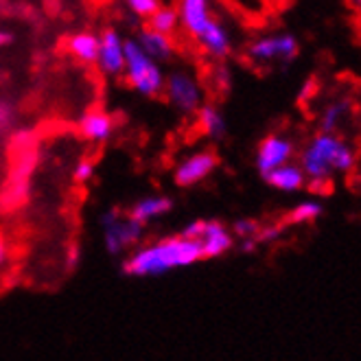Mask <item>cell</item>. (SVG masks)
Here are the masks:
<instances>
[{
	"mask_svg": "<svg viewBox=\"0 0 361 361\" xmlns=\"http://www.w3.org/2000/svg\"><path fill=\"white\" fill-rule=\"evenodd\" d=\"M200 261H206L200 241L186 239L178 232L173 237H164L134 250L123 261L121 271L130 279H156V276H164L171 269L190 267Z\"/></svg>",
	"mask_w": 361,
	"mask_h": 361,
	"instance_id": "6da1fadb",
	"label": "cell"
},
{
	"mask_svg": "<svg viewBox=\"0 0 361 361\" xmlns=\"http://www.w3.org/2000/svg\"><path fill=\"white\" fill-rule=\"evenodd\" d=\"M353 164L355 149L339 134L317 132L300 156V169L311 180V186H329L333 173L348 171Z\"/></svg>",
	"mask_w": 361,
	"mask_h": 361,
	"instance_id": "7a4b0ae2",
	"label": "cell"
},
{
	"mask_svg": "<svg viewBox=\"0 0 361 361\" xmlns=\"http://www.w3.org/2000/svg\"><path fill=\"white\" fill-rule=\"evenodd\" d=\"M164 68L162 63L152 59L140 47L136 37H127L125 39V71L123 79L127 81L134 92L147 99H156L162 94L164 88Z\"/></svg>",
	"mask_w": 361,
	"mask_h": 361,
	"instance_id": "3957f363",
	"label": "cell"
},
{
	"mask_svg": "<svg viewBox=\"0 0 361 361\" xmlns=\"http://www.w3.org/2000/svg\"><path fill=\"white\" fill-rule=\"evenodd\" d=\"M162 94L166 97L169 105L184 116H195L197 110L206 103L202 81L197 73L188 66H178L166 73Z\"/></svg>",
	"mask_w": 361,
	"mask_h": 361,
	"instance_id": "277c9868",
	"label": "cell"
},
{
	"mask_svg": "<svg viewBox=\"0 0 361 361\" xmlns=\"http://www.w3.org/2000/svg\"><path fill=\"white\" fill-rule=\"evenodd\" d=\"M247 59L257 66H287L300 53V42L293 33L274 31L254 37L247 44Z\"/></svg>",
	"mask_w": 361,
	"mask_h": 361,
	"instance_id": "5b68a950",
	"label": "cell"
},
{
	"mask_svg": "<svg viewBox=\"0 0 361 361\" xmlns=\"http://www.w3.org/2000/svg\"><path fill=\"white\" fill-rule=\"evenodd\" d=\"M101 228H103V245L110 257H121L123 252L138 245V241L145 235V226L127 219L125 210L110 208L101 215Z\"/></svg>",
	"mask_w": 361,
	"mask_h": 361,
	"instance_id": "8992f818",
	"label": "cell"
},
{
	"mask_svg": "<svg viewBox=\"0 0 361 361\" xmlns=\"http://www.w3.org/2000/svg\"><path fill=\"white\" fill-rule=\"evenodd\" d=\"M182 237L200 241L204 257L206 259H217L224 257L226 252L232 250L235 245V237L232 232L221 224V221H208V219H197L193 224H188L182 232Z\"/></svg>",
	"mask_w": 361,
	"mask_h": 361,
	"instance_id": "52a82bcc",
	"label": "cell"
},
{
	"mask_svg": "<svg viewBox=\"0 0 361 361\" xmlns=\"http://www.w3.org/2000/svg\"><path fill=\"white\" fill-rule=\"evenodd\" d=\"M97 68L103 77H123L125 71V37L114 27H108L99 33V55Z\"/></svg>",
	"mask_w": 361,
	"mask_h": 361,
	"instance_id": "ba28073f",
	"label": "cell"
},
{
	"mask_svg": "<svg viewBox=\"0 0 361 361\" xmlns=\"http://www.w3.org/2000/svg\"><path fill=\"white\" fill-rule=\"evenodd\" d=\"M180 29L195 39L215 20V0H178Z\"/></svg>",
	"mask_w": 361,
	"mask_h": 361,
	"instance_id": "9c48e42d",
	"label": "cell"
},
{
	"mask_svg": "<svg viewBox=\"0 0 361 361\" xmlns=\"http://www.w3.org/2000/svg\"><path fill=\"white\" fill-rule=\"evenodd\" d=\"M291 156H293V142L287 136L269 134L267 138H263L257 149V169L261 178L276 171L283 164H289Z\"/></svg>",
	"mask_w": 361,
	"mask_h": 361,
	"instance_id": "30bf717a",
	"label": "cell"
},
{
	"mask_svg": "<svg viewBox=\"0 0 361 361\" xmlns=\"http://www.w3.org/2000/svg\"><path fill=\"white\" fill-rule=\"evenodd\" d=\"M219 158L212 154V152H200L184 158L173 171V182L180 188H188V186H195L202 180H206L212 171L217 169Z\"/></svg>",
	"mask_w": 361,
	"mask_h": 361,
	"instance_id": "8fae6325",
	"label": "cell"
},
{
	"mask_svg": "<svg viewBox=\"0 0 361 361\" xmlns=\"http://www.w3.org/2000/svg\"><path fill=\"white\" fill-rule=\"evenodd\" d=\"M193 42L200 47V51L210 59H226L232 53V47H235L232 31L228 29V25L221 23L219 18L212 20V23Z\"/></svg>",
	"mask_w": 361,
	"mask_h": 361,
	"instance_id": "7c38bea8",
	"label": "cell"
},
{
	"mask_svg": "<svg viewBox=\"0 0 361 361\" xmlns=\"http://www.w3.org/2000/svg\"><path fill=\"white\" fill-rule=\"evenodd\" d=\"M77 130H79L81 138H86L88 142L103 145L114 136L116 118L101 108H92V110H86L81 114V118L77 123Z\"/></svg>",
	"mask_w": 361,
	"mask_h": 361,
	"instance_id": "4fadbf2b",
	"label": "cell"
},
{
	"mask_svg": "<svg viewBox=\"0 0 361 361\" xmlns=\"http://www.w3.org/2000/svg\"><path fill=\"white\" fill-rule=\"evenodd\" d=\"M173 210V200L166 197V195H149V197H142L138 202H134L130 208L125 210L127 219H132L140 226L152 224L158 217H164L169 212Z\"/></svg>",
	"mask_w": 361,
	"mask_h": 361,
	"instance_id": "5bb4252c",
	"label": "cell"
},
{
	"mask_svg": "<svg viewBox=\"0 0 361 361\" xmlns=\"http://www.w3.org/2000/svg\"><path fill=\"white\" fill-rule=\"evenodd\" d=\"M136 42H138V47L147 55H149L152 59H156L158 63H164L169 59H173V55H176V42H173V37L156 33L149 27H142L138 31Z\"/></svg>",
	"mask_w": 361,
	"mask_h": 361,
	"instance_id": "9a60e30c",
	"label": "cell"
},
{
	"mask_svg": "<svg viewBox=\"0 0 361 361\" xmlns=\"http://www.w3.org/2000/svg\"><path fill=\"white\" fill-rule=\"evenodd\" d=\"M66 53L79 63H97L99 55V33L94 31H75L66 37Z\"/></svg>",
	"mask_w": 361,
	"mask_h": 361,
	"instance_id": "2e32d148",
	"label": "cell"
},
{
	"mask_svg": "<svg viewBox=\"0 0 361 361\" xmlns=\"http://www.w3.org/2000/svg\"><path fill=\"white\" fill-rule=\"evenodd\" d=\"M197 127L200 132L210 138V140H221L226 136V118L221 114V110L217 108L215 103H204L202 108L197 110Z\"/></svg>",
	"mask_w": 361,
	"mask_h": 361,
	"instance_id": "e0dca14e",
	"label": "cell"
},
{
	"mask_svg": "<svg viewBox=\"0 0 361 361\" xmlns=\"http://www.w3.org/2000/svg\"><path fill=\"white\" fill-rule=\"evenodd\" d=\"M263 180L269 186L283 190V193H293V190H298V188L305 186L307 176L302 173V169L298 164H283V166L276 169V171L267 173Z\"/></svg>",
	"mask_w": 361,
	"mask_h": 361,
	"instance_id": "ac0fdd59",
	"label": "cell"
},
{
	"mask_svg": "<svg viewBox=\"0 0 361 361\" xmlns=\"http://www.w3.org/2000/svg\"><path fill=\"white\" fill-rule=\"evenodd\" d=\"M353 114V103L350 99H335L331 103H326V108L322 110L320 116V132L324 134H337V130L342 127Z\"/></svg>",
	"mask_w": 361,
	"mask_h": 361,
	"instance_id": "d6986e66",
	"label": "cell"
},
{
	"mask_svg": "<svg viewBox=\"0 0 361 361\" xmlns=\"http://www.w3.org/2000/svg\"><path fill=\"white\" fill-rule=\"evenodd\" d=\"M147 27L156 33L169 35L171 37L178 29H180V18H178V9L176 7H169V5H160L156 9V13L147 20Z\"/></svg>",
	"mask_w": 361,
	"mask_h": 361,
	"instance_id": "ffe728a7",
	"label": "cell"
},
{
	"mask_svg": "<svg viewBox=\"0 0 361 361\" xmlns=\"http://www.w3.org/2000/svg\"><path fill=\"white\" fill-rule=\"evenodd\" d=\"M16 118H18V112H16L13 101L0 97V138L13 134V130H16Z\"/></svg>",
	"mask_w": 361,
	"mask_h": 361,
	"instance_id": "44dd1931",
	"label": "cell"
},
{
	"mask_svg": "<svg viewBox=\"0 0 361 361\" xmlns=\"http://www.w3.org/2000/svg\"><path fill=\"white\" fill-rule=\"evenodd\" d=\"M123 5L132 16L140 20H149L160 7V0H123Z\"/></svg>",
	"mask_w": 361,
	"mask_h": 361,
	"instance_id": "7402d4cb",
	"label": "cell"
},
{
	"mask_svg": "<svg viewBox=\"0 0 361 361\" xmlns=\"http://www.w3.org/2000/svg\"><path fill=\"white\" fill-rule=\"evenodd\" d=\"M322 206L320 204H313V202H305V204H300L298 208H295L293 212H291V219L293 221H315L317 217L322 215Z\"/></svg>",
	"mask_w": 361,
	"mask_h": 361,
	"instance_id": "603a6c76",
	"label": "cell"
},
{
	"mask_svg": "<svg viewBox=\"0 0 361 361\" xmlns=\"http://www.w3.org/2000/svg\"><path fill=\"white\" fill-rule=\"evenodd\" d=\"M94 169H97V164H94L92 160L81 158V160L75 164L73 180H75L77 184H88V182L92 180V176H94Z\"/></svg>",
	"mask_w": 361,
	"mask_h": 361,
	"instance_id": "cb8c5ba5",
	"label": "cell"
},
{
	"mask_svg": "<svg viewBox=\"0 0 361 361\" xmlns=\"http://www.w3.org/2000/svg\"><path fill=\"white\" fill-rule=\"evenodd\" d=\"M259 224L257 221H250V219H245V221H237L235 226H232V237L235 239H257V235H259Z\"/></svg>",
	"mask_w": 361,
	"mask_h": 361,
	"instance_id": "d4e9b609",
	"label": "cell"
},
{
	"mask_svg": "<svg viewBox=\"0 0 361 361\" xmlns=\"http://www.w3.org/2000/svg\"><path fill=\"white\" fill-rule=\"evenodd\" d=\"M79 257H81V247L75 241L68 250H66V271H75L79 265Z\"/></svg>",
	"mask_w": 361,
	"mask_h": 361,
	"instance_id": "484cf974",
	"label": "cell"
},
{
	"mask_svg": "<svg viewBox=\"0 0 361 361\" xmlns=\"http://www.w3.org/2000/svg\"><path fill=\"white\" fill-rule=\"evenodd\" d=\"M13 44V33L9 29H0V49H7Z\"/></svg>",
	"mask_w": 361,
	"mask_h": 361,
	"instance_id": "4316f807",
	"label": "cell"
},
{
	"mask_svg": "<svg viewBox=\"0 0 361 361\" xmlns=\"http://www.w3.org/2000/svg\"><path fill=\"white\" fill-rule=\"evenodd\" d=\"M9 259V245H7V239L0 235V267H3Z\"/></svg>",
	"mask_w": 361,
	"mask_h": 361,
	"instance_id": "83f0119b",
	"label": "cell"
},
{
	"mask_svg": "<svg viewBox=\"0 0 361 361\" xmlns=\"http://www.w3.org/2000/svg\"><path fill=\"white\" fill-rule=\"evenodd\" d=\"M350 5H353L355 9H359V11H361V0H350Z\"/></svg>",
	"mask_w": 361,
	"mask_h": 361,
	"instance_id": "f1b7e54d",
	"label": "cell"
}]
</instances>
